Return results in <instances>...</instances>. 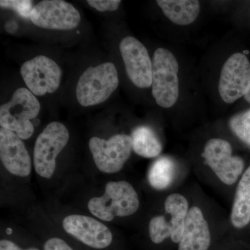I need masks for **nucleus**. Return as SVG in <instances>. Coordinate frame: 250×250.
<instances>
[{"instance_id":"9d476101","label":"nucleus","mask_w":250,"mask_h":250,"mask_svg":"<svg viewBox=\"0 0 250 250\" xmlns=\"http://www.w3.org/2000/svg\"><path fill=\"white\" fill-rule=\"evenodd\" d=\"M30 19L43 29L70 30L79 25L81 16L71 4L63 0H43L34 6Z\"/></svg>"},{"instance_id":"a211bd4d","label":"nucleus","mask_w":250,"mask_h":250,"mask_svg":"<svg viewBox=\"0 0 250 250\" xmlns=\"http://www.w3.org/2000/svg\"><path fill=\"white\" fill-rule=\"evenodd\" d=\"M133 149L138 155L145 158H154L160 154L162 146L155 133L149 126L136 128L131 134Z\"/></svg>"},{"instance_id":"2eb2a0df","label":"nucleus","mask_w":250,"mask_h":250,"mask_svg":"<svg viewBox=\"0 0 250 250\" xmlns=\"http://www.w3.org/2000/svg\"><path fill=\"white\" fill-rule=\"evenodd\" d=\"M231 223L237 229L246 228L250 223V166L238 182L231 208Z\"/></svg>"},{"instance_id":"7ed1b4c3","label":"nucleus","mask_w":250,"mask_h":250,"mask_svg":"<svg viewBox=\"0 0 250 250\" xmlns=\"http://www.w3.org/2000/svg\"><path fill=\"white\" fill-rule=\"evenodd\" d=\"M118 84V72L112 62L88 67L81 75L77 83V100L83 106L103 103L116 90Z\"/></svg>"},{"instance_id":"4be33fe9","label":"nucleus","mask_w":250,"mask_h":250,"mask_svg":"<svg viewBox=\"0 0 250 250\" xmlns=\"http://www.w3.org/2000/svg\"><path fill=\"white\" fill-rule=\"evenodd\" d=\"M1 7L16 11L23 18H30L33 10L32 1L28 0H1Z\"/></svg>"},{"instance_id":"aec40b11","label":"nucleus","mask_w":250,"mask_h":250,"mask_svg":"<svg viewBox=\"0 0 250 250\" xmlns=\"http://www.w3.org/2000/svg\"><path fill=\"white\" fill-rule=\"evenodd\" d=\"M149 234L155 244H159L170 238L171 228L164 215L154 217L149 224Z\"/></svg>"},{"instance_id":"20e7f679","label":"nucleus","mask_w":250,"mask_h":250,"mask_svg":"<svg viewBox=\"0 0 250 250\" xmlns=\"http://www.w3.org/2000/svg\"><path fill=\"white\" fill-rule=\"evenodd\" d=\"M179 65L172 52L158 48L152 60V95L158 105L170 108L179 97Z\"/></svg>"},{"instance_id":"b1692460","label":"nucleus","mask_w":250,"mask_h":250,"mask_svg":"<svg viewBox=\"0 0 250 250\" xmlns=\"http://www.w3.org/2000/svg\"><path fill=\"white\" fill-rule=\"evenodd\" d=\"M45 250H73L65 241L59 238H52L44 245Z\"/></svg>"},{"instance_id":"5701e85b","label":"nucleus","mask_w":250,"mask_h":250,"mask_svg":"<svg viewBox=\"0 0 250 250\" xmlns=\"http://www.w3.org/2000/svg\"><path fill=\"white\" fill-rule=\"evenodd\" d=\"M88 4L99 11H114L119 7L120 0H88Z\"/></svg>"},{"instance_id":"393cba45","label":"nucleus","mask_w":250,"mask_h":250,"mask_svg":"<svg viewBox=\"0 0 250 250\" xmlns=\"http://www.w3.org/2000/svg\"><path fill=\"white\" fill-rule=\"evenodd\" d=\"M0 250H39L36 248H29L27 250H22L16 246L15 243L7 240H1L0 242Z\"/></svg>"},{"instance_id":"0eeeda50","label":"nucleus","mask_w":250,"mask_h":250,"mask_svg":"<svg viewBox=\"0 0 250 250\" xmlns=\"http://www.w3.org/2000/svg\"><path fill=\"white\" fill-rule=\"evenodd\" d=\"M202 156L206 165L226 185L234 184L244 170V161L239 156H233L231 144L225 140H209Z\"/></svg>"},{"instance_id":"f3484780","label":"nucleus","mask_w":250,"mask_h":250,"mask_svg":"<svg viewBox=\"0 0 250 250\" xmlns=\"http://www.w3.org/2000/svg\"><path fill=\"white\" fill-rule=\"evenodd\" d=\"M164 207L166 213L170 216V220L167 221L170 225L171 240L179 243L185 228L186 219L189 210L188 202L181 194L173 193L166 198Z\"/></svg>"},{"instance_id":"ddd939ff","label":"nucleus","mask_w":250,"mask_h":250,"mask_svg":"<svg viewBox=\"0 0 250 250\" xmlns=\"http://www.w3.org/2000/svg\"><path fill=\"white\" fill-rule=\"evenodd\" d=\"M0 158L5 168L10 173L22 177L30 174L31 158L22 139L13 131L1 127Z\"/></svg>"},{"instance_id":"f257e3e1","label":"nucleus","mask_w":250,"mask_h":250,"mask_svg":"<svg viewBox=\"0 0 250 250\" xmlns=\"http://www.w3.org/2000/svg\"><path fill=\"white\" fill-rule=\"evenodd\" d=\"M139 196L134 187L125 181L108 182L103 196L88 202L90 213L104 221H112L116 217H126L139 209Z\"/></svg>"},{"instance_id":"f8f14e48","label":"nucleus","mask_w":250,"mask_h":250,"mask_svg":"<svg viewBox=\"0 0 250 250\" xmlns=\"http://www.w3.org/2000/svg\"><path fill=\"white\" fill-rule=\"evenodd\" d=\"M62 227L69 234L95 249L106 248L113 240L111 231L106 225L85 215H68L62 220Z\"/></svg>"},{"instance_id":"412c9836","label":"nucleus","mask_w":250,"mask_h":250,"mask_svg":"<svg viewBox=\"0 0 250 250\" xmlns=\"http://www.w3.org/2000/svg\"><path fill=\"white\" fill-rule=\"evenodd\" d=\"M230 127L241 141L250 146V109L233 117Z\"/></svg>"},{"instance_id":"a878e982","label":"nucleus","mask_w":250,"mask_h":250,"mask_svg":"<svg viewBox=\"0 0 250 250\" xmlns=\"http://www.w3.org/2000/svg\"><path fill=\"white\" fill-rule=\"evenodd\" d=\"M245 99H246V101H248V103H250V87L249 90H248V93L245 95Z\"/></svg>"},{"instance_id":"6ab92c4d","label":"nucleus","mask_w":250,"mask_h":250,"mask_svg":"<svg viewBox=\"0 0 250 250\" xmlns=\"http://www.w3.org/2000/svg\"><path fill=\"white\" fill-rule=\"evenodd\" d=\"M173 160L167 156L156 159L148 171L147 179L153 188L164 190L171 185L175 176Z\"/></svg>"},{"instance_id":"f03ea898","label":"nucleus","mask_w":250,"mask_h":250,"mask_svg":"<svg viewBox=\"0 0 250 250\" xmlns=\"http://www.w3.org/2000/svg\"><path fill=\"white\" fill-rule=\"evenodd\" d=\"M40 110V103L30 90L18 88L11 100L0 107L1 127L13 131L21 139H29L34 131L31 120L38 116Z\"/></svg>"},{"instance_id":"423d86ee","label":"nucleus","mask_w":250,"mask_h":250,"mask_svg":"<svg viewBox=\"0 0 250 250\" xmlns=\"http://www.w3.org/2000/svg\"><path fill=\"white\" fill-rule=\"evenodd\" d=\"M89 148L97 167L104 173H116L123 168L133 149L131 136L117 134L108 140L93 137Z\"/></svg>"},{"instance_id":"39448f33","label":"nucleus","mask_w":250,"mask_h":250,"mask_svg":"<svg viewBox=\"0 0 250 250\" xmlns=\"http://www.w3.org/2000/svg\"><path fill=\"white\" fill-rule=\"evenodd\" d=\"M70 134L66 126L59 122L46 126L36 139L34 151L36 172L41 177L49 179L56 169V158L66 146Z\"/></svg>"},{"instance_id":"dca6fc26","label":"nucleus","mask_w":250,"mask_h":250,"mask_svg":"<svg viewBox=\"0 0 250 250\" xmlns=\"http://www.w3.org/2000/svg\"><path fill=\"white\" fill-rule=\"evenodd\" d=\"M156 3L166 17L178 25L191 24L200 14V2L195 0H159Z\"/></svg>"},{"instance_id":"6e6552de","label":"nucleus","mask_w":250,"mask_h":250,"mask_svg":"<svg viewBox=\"0 0 250 250\" xmlns=\"http://www.w3.org/2000/svg\"><path fill=\"white\" fill-rule=\"evenodd\" d=\"M21 73L35 96L54 93L60 85L62 70L57 62L45 56L39 55L24 62Z\"/></svg>"},{"instance_id":"9b49d317","label":"nucleus","mask_w":250,"mask_h":250,"mask_svg":"<svg viewBox=\"0 0 250 250\" xmlns=\"http://www.w3.org/2000/svg\"><path fill=\"white\" fill-rule=\"evenodd\" d=\"M120 51L131 82L138 88L150 87L152 83V62L146 47L134 37L126 36L120 43Z\"/></svg>"},{"instance_id":"4468645a","label":"nucleus","mask_w":250,"mask_h":250,"mask_svg":"<svg viewBox=\"0 0 250 250\" xmlns=\"http://www.w3.org/2000/svg\"><path fill=\"white\" fill-rule=\"evenodd\" d=\"M208 224L200 208H189L178 250H208L210 245Z\"/></svg>"},{"instance_id":"1a4fd4ad","label":"nucleus","mask_w":250,"mask_h":250,"mask_svg":"<svg viewBox=\"0 0 250 250\" xmlns=\"http://www.w3.org/2000/svg\"><path fill=\"white\" fill-rule=\"evenodd\" d=\"M250 87V62L242 53L231 55L224 64L219 81V93L225 103L231 104L248 93Z\"/></svg>"}]
</instances>
